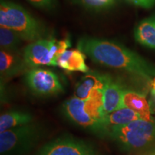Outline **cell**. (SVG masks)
Here are the masks:
<instances>
[{"instance_id": "1", "label": "cell", "mask_w": 155, "mask_h": 155, "mask_svg": "<svg viewBox=\"0 0 155 155\" xmlns=\"http://www.w3.org/2000/svg\"><path fill=\"white\" fill-rule=\"evenodd\" d=\"M77 46L78 49L96 63L126 71L150 83L154 78L155 67L119 43L103 39L83 37L78 40Z\"/></svg>"}, {"instance_id": "2", "label": "cell", "mask_w": 155, "mask_h": 155, "mask_svg": "<svg viewBox=\"0 0 155 155\" xmlns=\"http://www.w3.org/2000/svg\"><path fill=\"white\" fill-rule=\"evenodd\" d=\"M0 25L13 30L26 41L35 42L46 35L41 23L22 6L7 0L0 3Z\"/></svg>"}, {"instance_id": "3", "label": "cell", "mask_w": 155, "mask_h": 155, "mask_svg": "<svg viewBox=\"0 0 155 155\" xmlns=\"http://www.w3.org/2000/svg\"><path fill=\"white\" fill-rule=\"evenodd\" d=\"M107 137L124 152L142 150L155 143V119H139L108 131Z\"/></svg>"}, {"instance_id": "4", "label": "cell", "mask_w": 155, "mask_h": 155, "mask_svg": "<svg viewBox=\"0 0 155 155\" xmlns=\"http://www.w3.org/2000/svg\"><path fill=\"white\" fill-rule=\"evenodd\" d=\"M42 125L29 124L0 133V155H27L45 134Z\"/></svg>"}, {"instance_id": "5", "label": "cell", "mask_w": 155, "mask_h": 155, "mask_svg": "<svg viewBox=\"0 0 155 155\" xmlns=\"http://www.w3.org/2000/svg\"><path fill=\"white\" fill-rule=\"evenodd\" d=\"M62 112L68 120L84 130L93 133L100 138L107 137L104 122L96 119L87 111L86 101L73 96L63 103Z\"/></svg>"}, {"instance_id": "6", "label": "cell", "mask_w": 155, "mask_h": 155, "mask_svg": "<svg viewBox=\"0 0 155 155\" xmlns=\"http://www.w3.org/2000/svg\"><path fill=\"white\" fill-rule=\"evenodd\" d=\"M35 155H98L94 147L71 136H63L46 143Z\"/></svg>"}, {"instance_id": "7", "label": "cell", "mask_w": 155, "mask_h": 155, "mask_svg": "<svg viewBox=\"0 0 155 155\" xmlns=\"http://www.w3.org/2000/svg\"><path fill=\"white\" fill-rule=\"evenodd\" d=\"M25 81L31 91L37 96H55L64 91L58 75L48 69L35 68L29 70Z\"/></svg>"}, {"instance_id": "8", "label": "cell", "mask_w": 155, "mask_h": 155, "mask_svg": "<svg viewBox=\"0 0 155 155\" xmlns=\"http://www.w3.org/2000/svg\"><path fill=\"white\" fill-rule=\"evenodd\" d=\"M51 45V40L42 39L32 42L25 48L23 58L29 68L40 65L58 66L57 61L52 55Z\"/></svg>"}, {"instance_id": "9", "label": "cell", "mask_w": 155, "mask_h": 155, "mask_svg": "<svg viewBox=\"0 0 155 155\" xmlns=\"http://www.w3.org/2000/svg\"><path fill=\"white\" fill-rule=\"evenodd\" d=\"M110 77L97 71H89L76 85L75 96L82 100L88 99L95 91H104Z\"/></svg>"}, {"instance_id": "10", "label": "cell", "mask_w": 155, "mask_h": 155, "mask_svg": "<svg viewBox=\"0 0 155 155\" xmlns=\"http://www.w3.org/2000/svg\"><path fill=\"white\" fill-rule=\"evenodd\" d=\"M29 68L25 63L24 58L19 52L1 50L0 52V73L2 81H7Z\"/></svg>"}, {"instance_id": "11", "label": "cell", "mask_w": 155, "mask_h": 155, "mask_svg": "<svg viewBox=\"0 0 155 155\" xmlns=\"http://www.w3.org/2000/svg\"><path fill=\"white\" fill-rule=\"evenodd\" d=\"M124 107L135 111L140 116L141 119L150 121L154 119L151 115L152 111L150 102H148L144 95L139 92L124 89L121 101V108Z\"/></svg>"}, {"instance_id": "12", "label": "cell", "mask_w": 155, "mask_h": 155, "mask_svg": "<svg viewBox=\"0 0 155 155\" xmlns=\"http://www.w3.org/2000/svg\"><path fill=\"white\" fill-rule=\"evenodd\" d=\"M124 88L118 81L110 77L103 94V109L104 115L121 108L122 95Z\"/></svg>"}, {"instance_id": "13", "label": "cell", "mask_w": 155, "mask_h": 155, "mask_svg": "<svg viewBox=\"0 0 155 155\" xmlns=\"http://www.w3.org/2000/svg\"><path fill=\"white\" fill-rule=\"evenodd\" d=\"M58 66L69 71L88 73L90 71L86 63V54L81 50H67L58 58Z\"/></svg>"}, {"instance_id": "14", "label": "cell", "mask_w": 155, "mask_h": 155, "mask_svg": "<svg viewBox=\"0 0 155 155\" xmlns=\"http://www.w3.org/2000/svg\"><path fill=\"white\" fill-rule=\"evenodd\" d=\"M35 122V116L30 111L15 109L4 113L0 116V133Z\"/></svg>"}, {"instance_id": "15", "label": "cell", "mask_w": 155, "mask_h": 155, "mask_svg": "<svg viewBox=\"0 0 155 155\" xmlns=\"http://www.w3.org/2000/svg\"><path fill=\"white\" fill-rule=\"evenodd\" d=\"M139 119L141 118L138 114L130 108L124 107L104 116V124L108 134V131L114 128L121 127Z\"/></svg>"}, {"instance_id": "16", "label": "cell", "mask_w": 155, "mask_h": 155, "mask_svg": "<svg viewBox=\"0 0 155 155\" xmlns=\"http://www.w3.org/2000/svg\"><path fill=\"white\" fill-rule=\"evenodd\" d=\"M135 39L146 47L155 49V16L139 22L135 28Z\"/></svg>"}, {"instance_id": "17", "label": "cell", "mask_w": 155, "mask_h": 155, "mask_svg": "<svg viewBox=\"0 0 155 155\" xmlns=\"http://www.w3.org/2000/svg\"><path fill=\"white\" fill-rule=\"evenodd\" d=\"M22 38L14 31L5 27H0V45L2 50L18 52Z\"/></svg>"}, {"instance_id": "18", "label": "cell", "mask_w": 155, "mask_h": 155, "mask_svg": "<svg viewBox=\"0 0 155 155\" xmlns=\"http://www.w3.org/2000/svg\"><path fill=\"white\" fill-rule=\"evenodd\" d=\"M77 5L82 6L88 10L102 11L111 7L112 5L102 0H73Z\"/></svg>"}, {"instance_id": "19", "label": "cell", "mask_w": 155, "mask_h": 155, "mask_svg": "<svg viewBox=\"0 0 155 155\" xmlns=\"http://www.w3.org/2000/svg\"><path fill=\"white\" fill-rule=\"evenodd\" d=\"M29 2L37 7V8L50 10L55 8L57 0H28Z\"/></svg>"}, {"instance_id": "20", "label": "cell", "mask_w": 155, "mask_h": 155, "mask_svg": "<svg viewBox=\"0 0 155 155\" xmlns=\"http://www.w3.org/2000/svg\"><path fill=\"white\" fill-rule=\"evenodd\" d=\"M129 2L143 8H151L155 5V0H129Z\"/></svg>"}, {"instance_id": "21", "label": "cell", "mask_w": 155, "mask_h": 155, "mask_svg": "<svg viewBox=\"0 0 155 155\" xmlns=\"http://www.w3.org/2000/svg\"><path fill=\"white\" fill-rule=\"evenodd\" d=\"M151 100L150 101V107H151V111H155V77L153 79L152 82H151Z\"/></svg>"}, {"instance_id": "22", "label": "cell", "mask_w": 155, "mask_h": 155, "mask_svg": "<svg viewBox=\"0 0 155 155\" xmlns=\"http://www.w3.org/2000/svg\"><path fill=\"white\" fill-rule=\"evenodd\" d=\"M102 1H104V2H106L111 4V5H114V0H102Z\"/></svg>"}]
</instances>
